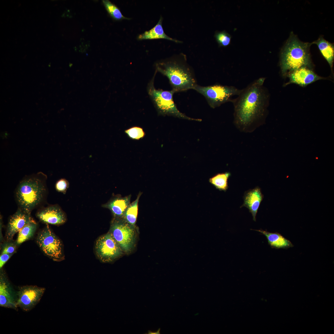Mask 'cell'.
Here are the masks:
<instances>
[{"label": "cell", "mask_w": 334, "mask_h": 334, "mask_svg": "<svg viewBox=\"0 0 334 334\" xmlns=\"http://www.w3.org/2000/svg\"><path fill=\"white\" fill-rule=\"evenodd\" d=\"M231 176L229 172L218 173L209 179V182L221 191H226L228 188V180Z\"/></svg>", "instance_id": "44dd1931"}, {"label": "cell", "mask_w": 334, "mask_h": 334, "mask_svg": "<svg viewBox=\"0 0 334 334\" xmlns=\"http://www.w3.org/2000/svg\"><path fill=\"white\" fill-rule=\"evenodd\" d=\"M318 46L324 58L332 69L334 58L333 45L323 38H320L314 42Z\"/></svg>", "instance_id": "d6986e66"}, {"label": "cell", "mask_w": 334, "mask_h": 334, "mask_svg": "<svg viewBox=\"0 0 334 334\" xmlns=\"http://www.w3.org/2000/svg\"><path fill=\"white\" fill-rule=\"evenodd\" d=\"M131 195L123 197L115 198L105 205L115 215L118 216H124L125 212L130 203Z\"/></svg>", "instance_id": "ac0fdd59"}, {"label": "cell", "mask_w": 334, "mask_h": 334, "mask_svg": "<svg viewBox=\"0 0 334 334\" xmlns=\"http://www.w3.org/2000/svg\"><path fill=\"white\" fill-rule=\"evenodd\" d=\"M163 18L161 16L157 24L152 28L143 33L140 34L138 37L139 40H152L155 39H165L177 43H181V41L173 39L165 33L162 26Z\"/></svg>", "instance_id": "e0dca14e"}, {"label": "cell", "mask_w": 334, "mask_h": 334, "mask_svg": "<svg viewBox=\"0 0 334 334\" xmlns=\"http://www.w3.org/2000/svg\"><path fill=\"white\" fill-rule=\"evenodd\" d=\"M45 289L36 286L26 285L19 288L17 293V305L25 311L32 309L38 303Z\"/></svg>", "instance_id": "9c48e42d"}, {"label": "cell", "mask_w": 334, "mask_h": 334, "mask_svg": "<svg viewBox=\"0 0 334 334\" xmlns=\"http://www.w3.org/2000/svg\"><path fill=\"white\" fill-rule=\"evenodd\" d=\"M142 193L139 192L136 199L130 203L126 210L124 216L127 223L131 225H135L138 213V202Z\"/></svg>", "instance_id": "7402d4cb"}, {"label": "cell", "mask_w": 334, "mask_h": 334, "mask_svg": "<svg viewBox=\"0 0 334 334\" xmlns=\"http://www.w3.org/2000/svg\"><path fill=\"white\" fill-rule=\"evenodd\" d=\"M193 89L204 96L209 106L213 109L226 102H232V97L238 96L242 91L233 86L219 84L205 86L197 84Z\"/></svg>", "instance_id": "8992f818"}, {"label": "cell", "mask_w": 334, "mask_h": 334, "mask_svg": "<svg viewBox=\"0 0 334 334\" xmlns=\"http://www.w3.org/2000/svg\"><path fill=\"white\" fill-rule=\"evenodd\" d=\"M263 199V195L259 187L249 190L244 194L243 203L241 207H245L249 209L254 221H256V214Z\"/></svg>", "instance_id": "9a60e30c"}, {"label": "cell", "mask_w": 334, "mask_h": 334, "mask_svg": "<svg viewBox=\"0 0 334 334\" xmlns=\"http://www.w3.org/2000/svg\"><path fill=\"white\" fill-rule=\"evenodd\" d=\"M215 37L220 46L226 47L230 44L231 36L225 31L216 32L215 34Z\"/></svg>", "instance_id": "d4e9b609"}, {"label": "cell", "mask_w": 334, "mask_h": 334, "mask_svg": "<svg viewBox=\"0 0 334 334\" xmlns=\"http://www.w3.org/2000/svg\"><path fill=\"white\" fill-rule=\"evenodd\" d=\"M128 223L117 221L112 224L111 233L113 236L124 251L130 250L134 242L135 232Z\"/></svg>", "instance_id": "30bf717a"}, {"label": "cell", "mask_w": 334, "mask_h": 334, "mask_svg": "<svg viewBox=\"0 0 334 334\" xmlns=\"http://www.w3.org/2000/svg\"><path fill=\"white\" fill-rule=\"evenodd\" d=\"M156 71L168 79L175 92L193 89L197 84L195 75L182 54L160 61L156 64Z\"/></svg>", "instance_id": "7a4b0ae2"}, {"label": "cell", "mask_w": 334, "mask_h": 334, "mask_svg": "<svg viewBox=\"0 0 334 334\" xmlns=\"http://www.w3.org/2000/svg\"><path fill=\"white\" fill-rule=\"evenodd\" d=\"M265 79L262 77L253 81L232 100L233 124L241 132H252L264 122L268 98L263 86Z\"/></svg>", "instance_id": "6da1fadb"}, {"label": "cell", "mask_w": 334, "mask_h": 334, "mask_svg": "<svg viewBox=\"0 0 334 334\" xmlns=\"http://www.w3.org/2000/svg\"><path fill=\"white\" fill-rule=\"evenodd\" d=\"M128 137L132 140H139L145 136L146 133L143 128L138 126H134L124 131Z\"/></svg>", "instance_id": "cb8c5ba5"}, {"label": "cell", "mask_w": 334, "mask_h": 334, "mask_svg": "<svg viewBox=\"0 0 334 334\" xmlns=\"http://www.w3.org/2000/svg\"><path fill=\"white\" fill-rule=\"evenodd\" d=\"M289 81L286 86L290 84H295L302 87H306L318 80L325 79L316 74L310 68L302 67L289 73L288 75Z\"/></svg>", "instance_id": "4fadbf2b"}, {"label": "cell", "mask_w": 334, "mask_h": 334, "mask_svg": "<svg viewBox=\"0 0 334 334\" xmlns=\"http://www.w3.org/2000/svg\"><path fill=\"white\" fill-rule=\"evenodd\" d=\"M17 293L15 292L11 284L2 271L0 274V306L16 309Z\"/></svg>", "instance_id": "7c38bea8"}, {"label": "cell", "mask_w": 334, "mask_h": 334, "mask_svg": "<svg viewBox=\"0 0 334 334\" xmlns=\"http://www.w3.org/2000/svg\"><path fill=\"white\" fill-rule=\"evenodd\" d=\"M68 186V182L65 179L62 178L58 180L56 183L55 188L58 192L65 193Z\"/></svg>", "instance_id": "4316f807"}, {"label": "cell", "mask_w": 334, "mask_h": 334, "mask_svg": "<svg viewBox=\"0 0 334 334\" xmlns=\"http://www.w3.org/2000/svg\"><path fill=\"white\" fill-rule=\"evenodd\" d=\"M37 217L42 222L53 225H60L66 221V215L58 206H48L39 210L36 213Z\"/></svg>", "instance_id": "5bb4252c"}, {"label": "cell", "mask_w": 334, "mask_h": 334, "mask_svg": "<svg viewBox=\"0 0 334 334\" xmlns=\"http://www.w3.org/2000/svg\"><path fill=\"white\" fill-rule=\"evenodd\" d=\"M37 227V225L35 221L29 223L23 227L18 232L15 242L18 246L32 238L33 236Z\"/></svg>", "instance_id": "ffe728a7"}, {"label": "cell", "mask_w": 334, "mask_h": 334, "mask_svg": "<svg viewBox=\"0 0 334 334\" xmlns=\"http://www.w3.org/2000/svg\"><path fill=\"white\" fill-rule=\"evenodd\" d=\"M46 187L41 178L33 177L21 181L16 191L15 196L19 208L31 214V211L43 200Z\"/></svg>", "instance_id": "277c9868"}, {"label": "cell", "mask_w": 334, "mask_h": 334, "mask_svg": "<svg viewBox=\"0 0 334 334\" xmlns=\"http://www.w3.org/2000/svg\"><path fill=\"white\" fill-rule=\"evenodd\" d=\"M36 240L38 246L46 256L55 260L63 258L62 243L48 226L38 233Z\"/></svg>", "instance_id": "52a82bcc"}, {"label": "cell", "mask_w": 334, "mask_h": 334, "mask_svg": "<svg viewBox=\"0 0 334 334\" xmlns=\"http://www.w3.org/2000/svg\"><path fill=\"white\" fill-rule=\"evenodd\" d=\"M310 45L301 41L295 36H290L280 56V66L283 76H287L302 67L310 68L311 61L309 51Z\"/></svg>", "instance_id": "3957f363"}, {"label": "cell", "mask_w": 334, "mask_h": 334, "mask_svg": "<svg viewBox=\"0 0 334 334\" xmlns=\"http://www.w3.org/2000/svg\"><path fill=\"white\" fill-rule=\"evenodd\" d=\"M255 230L260 232L266 237L268 244L272 248L276 249H287L293 246L291 242L279 233H271L261 229Z\"/></svg>", "instance_id": "2e32d148"}, {"label": "cell", "mask_w": 334, "mask_h": 334, "mask_svg": "<svg viewBox=\"0 0 334 334\" xmlns=\"http://www.w3.org/2000/svg\"><path fill=\"white\" fill-rule=\"evenodd\" d=\"M34 221L31 214L19 208L9 219L5 236L7 241H11L15 233L26 225Z\"/></svg>", "instance_id": "8fae6325"}, {"label": "cell", "mask_w": 334, "mask_h": 334, "mask_svg": "<svg viewBox=\"0 0 334 334\" xmlns=\"http://www.w3.org/2000/svg\"><path fill=\"white\" fill-rule=\"evenodd\" d=\"M155 76L148 84V91L158 115L172 116L199 122L202 121L200 119L188 117L178 109L173 99V95L175 93L173 90H164L155 88L154 85Z\"/></svg>", "instance_id": "5b68a950"}, {"label": "cell", "mask_w": 334, "mask_h": 334, "mask_svg": "<svg viewBox=\"0 0 334 334\" xmlns=\"http://www.w3.org/2000/svg\"><path fill=\"white\" fill-rule=\"evenodd\" d=\"M13 254H1L0 256V268L2 269L6 262L9 260Z\"/></svg>", "instance_id": "83f0119b"}, {"label": "cell", "mask_w": 334, "mask_h": 334, "mask_svg": "<svg viewBox=\"0 0 334 334\" xmlns=\"http://www.w3.org/2000/svg\"><path fill=\"white\" fill-rule=\"evenodd\" d=\"M17 246L16 242L6 241L1 244V254L13 255L16 252Z\"/></svg>", "instance_id": "484cf974"}, {"label": "cell", "mask_w": 334, "mask_h": 334, "mask_svg": "<svg viewBox=\"0 0 334 334\" xmlns=\"http://www.w3.org/2000/svg\"><path fill=\"white\" fill-rule=\"evenodd\" d=\"M102 2L108 13L114 20H120L130 19L124 16L119 8L109 0H103Z\"/></svg>", "instance_id": "603a6c76"}, {"label": "cell", "mask_w": 334, "mask_h": 334, "mask_svg": "<svg viewBox=\"0 0 334 334\" xmlns=\"http://www.w3.org/2000/svg\"><path fill=\"white\" fill-rule=\"evenodd\" d=\"M122 250L111 233L100 237L96 242V254L103 262H109L118 257L122 254Z\"/></svg>", "instance_id": "ba28073f"}]
</instances>
